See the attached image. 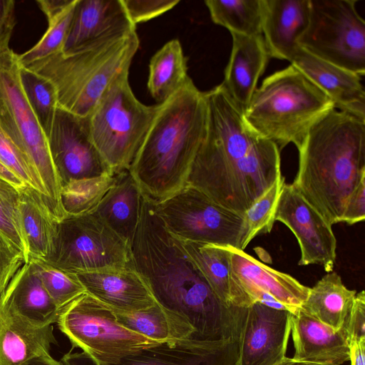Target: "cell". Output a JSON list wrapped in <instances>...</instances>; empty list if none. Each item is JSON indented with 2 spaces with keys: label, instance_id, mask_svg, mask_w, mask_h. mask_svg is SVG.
Wrapping results in <instances>:
<instances>
[{
  "label": "cell",
  "instance_id": "cell-1",
  "mask_svg": "<svg viewBox=\"0 0 365 365\" xmlns=\"http://www.w3.org/2000/svg\"><path fill=\"white\" fill-rule=\"evenodd\" d=\"M207 125L187 185L244 215L282 175L280 150L246 123L222 84L205 92Z\"/></svg>",
  "mask_w": 365,
  "mask_h": 365
},
{
  "label": "cell",
  "instance_id": "cell-2",
  "mask_svg": "<svg viewBox=\"0 0 365 365\" xmlns=\"http://www.w3.org/2000/svg\"><path fill=\"white\" fill-rule=\"evenodd\" d=\"M130 250L133 267L156 302L185 318L194 338L219 340L239 334L244 309L218 299L180 240L165 227L155 204L143 196Z\"/></svg>",
  "mask_w": 365,
  "mask_h": 365
},
{
  "label": "cell",
  "instance_id": "cell-3",
  "mask_svg": "<svg viewBox=\"0 0 365 365\" xmlns=\"http://www.w3.org/2000/svg\"><path fill=\"white\" fill-rule=\"evenodd\" d=\"M292 185L331 225L365 178V120L336 108L309 131Z\"/></svg>",
  "mask_w": 365,
  "mask_h": 365
},
{
  "label": "cell",
  "instance_id": "cell-4",
  "mask_svg": "<svg viewBox=\"0 0 365 365\" xmlns=\"http://www.w3.org/2000/svg\"><path fill=\"white\" fill-rule=\"evenodd\" d=\"M205 92L189 78L160 108L129 172L143 196L154 204L187 185L191 166L205 136Z\"/></svg>",
  "mask_w": 365,
  "mask_h": 365
},
{
  "label": "cell",
  "instance_id": "cell-5",
  "mask_svg": "<svg viewBox=\"0 0 365 365\" xmlns=\"http://www.w3.org/2000/svg\"><path fill=\"white\" fill-rule=\"evenodd\" d=\"M334 108L327 96L290 64L264 79L243 117L281 150L289 143L298 148L312 126Z\"/></svg>",
  "mask_w": 365,
  "mask_h": 365
},
{
  "label": "cell",
  "instance_id": "cell-6",
  "mask_svg": "<svg viewBox=\"0 0 365 365\" xmlns=\"http://www.w3.org/2000/svg\"><path fill=\"white\" fill-rule=\"evenodd\" d=\"M139 45L134 31L85 50L61 51L24 67L53 83L59 107L86 117L112 81L129 70Z\"/></svg>",
  "mask_w": 365,
  "mask_h": 365
},
{
  "label": "cell",
  "instance_id": "cell-7",
  "mask_svg": "<svg viewBox=\"0 0 365 365\" xmlns=\"http://www.w3.org/2000/svg\"><path fill=\"white\" fill-rule=\"evenodd\" d=\"M128 74L112 81L88 115L91 139L114 174L129 170L160 108L136 98Z\"/></svg>",
  "mask_w": 365,
  "mask_h": 365
},
{
  "label": "cell",
  "instance_id": "cell-8",
  "mask_svg": "<svg viewBox=\"0 0 365 365\" xmlns=\"http://www.w3.org/2000/svg\"><path fill=\"white\" fill-rule=\"evenodd\" d=\"M18 55L11 48L0 53V128L24 154L44 187L52 219L67 216L61 203V183L48 139L24 93Z\"/></svg>",
  "mask_w": 365,
  "mask_h": 365
},
{
  "label": "cell",
  "instance_id": "cell-9",
  "mask_svg": "<svg viewBox=\"0 0 365 365\" xmlns=\"http://www.w3.org/2000/svg\"><path fill=\"white\" fill-rule=\"evenodd\" d=\"M60 331L95 365H115L129 355L160 344L120 324L114 312L85 292L59 312Z\"/></svg>",
  "mask_w": 365,
  "mask_h": 365
},
{
  "label": "cell",
  "instance_id": "cell-10",
  "mask_svg": "<svg viewBox=\"0 0 365 365\" xmlns=\"http://www.w3.org/2000/svg\"><path fill=\"white\" fill-rule=\"evenodd\" d=\"M44 262L74 274L134 268L130 244L95 212L56 222L52 250Z\"/></svg>",
  "mask_w": 365,
  "mask_h": 365
},
{
  "label": "cell",
  "instance_id": "cell-11",
  "mask_svg": "<svg viewBox=\"0 0 365 365\" xmlns=\"http://www.w3.org/2000/svg\"><path fill=\"white\" fill-rule=\"evenodd\" d=\"M357 0H309L308 26L298 44L306 51L356 74L365 73V21Z\"/></svg>",
  "mask_w": 365,
  "mask_h": 365
},
{
  "label": "cell",
  "instance_id": "cell-12",
  "mask_svg": "<svg viewBox=\"0 0 365 365\" xmlns=\"http://www.w3.org/2000/svg\"><path fill=\"white\" fill-rule=\"evenodd\" d=\"M155 207L165 227L180 240L242 250L245 216L220 205L191 185H186L155 204Z\"/></svg>",
  "mask_w": 365,
  "mask_h": 365
},
{
  "label": "cell",
  "instance_id": "cell-13",
  "mask_svg": "<svg viewBox=\"0 0 365 365\" xmlns=\"http://www.w3.org/2000/svg\"><path fill=\"white\" fill-rule=\"evenodd\" d=\"M47 139L61 187L71 180L113 173L91 139L88 116L58 106Z\"/></svg>",
  "mask_w": 365,
  "mask_h": 365
},
{
  "label": "cell",
  "instance_id": "cell-14",
  "mask_svg": "<svg viewBox=\"0 0 365 365\" xmlns=\"http://www.w3.org/2000/svg\"><path fill=\"white\" fill-rule=\"evenodd\" d=\"M274 219L284 224L297 238L301 252L299 265L319 264L327 272L333 271L336 239L332 225L292 183L284 184Z\"/></svg>",
  "mask_w": 365,
  "mask_h": 365
},
{
  "label": "cell",
  "instance_id": "cell-15",
  "mask_svg": "<svg viewBox=\"0 0 365 365\" xmlns=\"http://www.w3.org/2000/svg\"><path fill=\"white\" fill-rule=\"evenodd\" d=\"M240 335L225 339L194 337L163 342L129 355L115 365H239ZM63 365H95L82 352H68Z\"/></svg>",
  "mask_w": 365,
  "mask_h": 365
},
{
  "label": "cell",
  "instance_id": "cell-16",
  "mask_svg": "<svg viewBox=\"0 0 365 365\" xmlns=\"http://www.w3.org/2000/svg\"><path fill=\"white\" fill-rule=\"evenodd\" d=\"M232 278L247 306L259 302L295 313L310 287L284 272L259 262L243 250L229 247Z\"/></svg>",
  "mask_w": 365,
  "mask_h": 365
},
{
  "label": "cell",
  "instance_id": "cell-17",
  "mask_svg": "<svg viewBox=\"0 0 365 365\" xmlns=\"http://www.w3.org/2000/svg\"><path fill=\"white\" fill-rule=\"evenodd\" d=\"M292 313L255 302L245 308L239 365H274L286 357Z\"/></svg>",
  "mask_w": 365,
  "mask_h": 365
},
{
  "label": "cell",
  "instance_id": "cell-18",
  "mask_svg": "<svg viewBox=\"0 0 365 365\" xmlns=\"http://www.w3.org/2000/svg\"><path fill=\"white\" fill-rule=\"evenodd\" d=\"M134 31L121 0H76L62 53L85 50Z\"/></svg>",
  "mask_w": 365,
  "mask_h": 365
},
{
  "label": "cell",
  "instance_id": "cell-19",
  "mask_svg": "<svg viewBox=\"0 0 365 365\" xmlns=\"http://www.w3.org/2000/svg\"><path fill=\"white\" fill-rule=\"evenodd\" d=\"M290 63L327 96L336 110L365 120V91L361 76L317 58L300 46Z\"/></svg>",
  "mask_w": 365,
  "mask_h": 365
},
{
  "label": "cell",
  "instance_id": "cell-20",
  "mask_svg": "<svg viewBox=\"0 0 365 365\" xmlns=\"http://www.w3.org/2000/svg\"><path fill=\"white\" fill-rule=\"evenodd\" d=\"M86 292L113 312L147 309L157 302L135 269L98 271L76 274Z\"/></svg>",
  "mask_w": 365,
  "mask_h": 365
},
{
  "label": "cell",
  "instance_id": "cell-21",
  "mask_svg": "<svg viewBox=\"0 0 365 365\" xmlns=\"http://www.w3.org/2000/svg\"><path fill=\"white\" fill-rule=\"evenodd\" d=\"M231 53L221 84L244 111L270 57L262 35L231 34Z\"/></svg>",
  "mask_w": 365,
  "mask_h": 365
},
{
  "label": "cell",
  "instance_id": "cell-22",
  "mask_svg": "<svg viewBox=\"0 0 365 365\" xmlns=\"http://www.w3.org/2000/svg\"><path fill=\"white\" fill-rule=\"evenodd\" d=\"M262 36L270 58L291 61L309 19V0H262Z\"/></svg>",
  "mask_w": 365,
  "mask_h": 365
},
{
  "label": "cell",
  "instance_id": "cell-23",
  "mask_svg": "<svg viewBox=\"0 0 365 365\" xmlns=\"http://www.w3.org/2000/svg\"><path fill=\"white\" fill-rule=\"evenodd\" d=\"M291 333L295 360L322 365H341L350 360V346L344 333L301 309L292 314Z\"/></svg>",
  "mask_w": 365,
  "mask_h": 365
},
{
  "label": "cell",
  "instance_id": "cell-24",
  "mask_svg": "<svg viewBox=\"0 0 365 365\" xmlns=\"http://www.w3.org/2000/svg\"><path fill=\"white\" fill-rule=\"evenodd\" d=\"M0 300L23 319L39 327L56 323L61 310L31 259L19 268Z\"/></svg>",
  "mask_w": 365,
  "mask_h": 365
},
{
  "label": "cell",
  "instance_id": "cell-25",
  "mask_svg": "<svg viewBox=\"0 0 365 365\" xmlns=\"http://www.w3.org/2000/svg\"><path fill=\"white\" fill-rule=\"evenodd\" d=\"M56 344L52 325L34 326L0 300V365H19Z\"/></svg>",
  "mask_w": 365,
  "mask_h": 365
},
{
  "label": "cell",
  "instance_id": "cell-26",
  "mask_svg": "<svg viewBox=\"0 0 365 365\" xmlns=\"http://www.w3.org/2000/svg\"><path fill=\"white\" fill-rule=\"evenodd\" d=\"M143 195L129 170L115 174L113 185L94 212L111 230L131 244L141 212Z\"/></svg>",
  "mask_w": 365,
  "mask_h": 365
},
{
  "label": "cell",
  "instance_id": "cell-27",
  "mask_svg": "<svg viewBox=\"0 0 365 365\" xmlns=\"http://www.w3.org/2000/svg\"><path fill=\"white\" fill-rule=\"evenodd\" d=\"M180 241L218 299L227 306L246 308L232 278L229 246Z\"/></svg>",
  "mask_w": 365,
  "mask_h": 365
},
{
  "label": "cell",
  "instance_id": "cell-28",
  "mask_svg": "<svg viewBox=\"0 0 365 365\" xmlns=\"http://www.w3.org/2000/svg\"><path fill=\"white\" fill-rule=\"evenodd\" d=\"M356 292L348 289L335 272H327L313 287L301 309L336 331L344 329Z\"/></svg>",
  "mask_w": 365,
  "mask_h": 365
},
{
  "label": "cell",
  "instance_id": "cell-29",
  "mask_svg": "<svg viewBox=\"0 0 365 365\" xmlns=\"http://www.w3.org/2000/svg\"><path fill=\"white\" fill-rule=\"evenodd\" d=\"M114 313L125 327L160 343L180 341L193 337L195 334L185 318L158 302L147 309Z\"/></svg>",
  "mask_w": 365,
  "mask_h": 365
},
{
  "label": "cell",
  "instance_id": "cell-30",
  "mask_svg": "<svg viewBox=\"0 0 365 365\" xmlns=\"http://www.w3.org/2000/svg\"><path fill=\"white\" fill-rule=\"evenodd\" d=\"M19 213L29 260L45 261L52 250L56 221L51 217L39 195L29 187L20 192Z\"/></svg>",
  "mask_w": 365,
  "mask_h": 365
},
{
  "label": "cell",
  "instance_id": "cell-31",
  "mask_svg": "<svg viewBox=\"0 0 365 365\" xmlns=\"http://www.w3.org/2000/svg\"><path fill=\"white\" fill-rule=\"evenodd\" d=\"M187 60L180 42H167L151 58L148 89L158 104L175 93L189 79Z\"/></svg>",
  "mask_w": 365,
  "mask_h": 365
},
{
  "label": "cell",
  "instance_id": "cell-32",
  "mask_svg": "<svg viewBox=\"0 0 365 365\" xmlns=\"http://www.w3.org/2000/svg\"><path fill=\"white\" fill-rule=\"evenodd\" d=\"M214 24L230 34L262 35V0H206Z\"/></svg>",
  "mask_w": 365,
  "mask_h": 365
},
{
  "label": "cell",
  "instance_id": "cell-33",
  "mask_svg": "<svg viewBox=\"0 0 365 365\" xmlns=\"http://www.w3.org/2000/svg\"><path fill=\"white\" fill-rule=\"evenodd\" d=\"M115 174L74 180L61 187V198L67 215H82L95 211L113 185Z\"/></svg>",
  "mask_w": 365,
  "mask_h": 365
},
{
  "label": "cell",
  "instance_id": "cell-34",
  "mask_svg": "<svg viewBox=\"0 0 365 365\" xmlns=\"http://www.w3.org/2000/svg\"><path fill=\"white\" fill-rule=\"evenodd\" d=\"M19 74L25 96L48 138L58 106L56 88L49 79L26 67L19 66Z\"/></svg>",
  "mask_w": 365,
  "mask_h": 365
},
{
  "label": "cell",
  "instance_id": "cell-35",
  "mask_svg": "<svg viewBox=\"0 0 365 365\" xmlns=\"http://www.w3.org/2000/svg\"><path fill=\"white\" fill-rule=\"evenodd\" d=\"M284 178L279 176L274 184L245 212L246 235L242 250L257 236L270 232Z\"/></svg>",
  "mask_w": 365,
  "mask_h": 365
},
{
  "label": "cell",
  "instance_id": "cell-36",
  "mask_svg": "<svg viewBox=\"0 0 365 365\" xmlns=\"http://www.w3.org/2000/svg\"><path fill=\"white\" fill-rule=\"evenodd\" d=\"M20 192L0 179V233L24 255L27 262L28 248L19 213Z\"/></svg>",
  "mask_w": 365,
  "mask_h": 365
},
{
  "label": "cell",
  "instance_id": "cell-37",
  "mask_svg": "<svg viewBox=\"0 0 365 365\" xmlns=\"http://www.w3.org/2000/svg\"><path fill=\"white\" fill-rule=\"evenodd\" d=\"M76 2V0L62 14L48 21V29L39 41L29 51L18 55L19 66H27L62 51Z\"/></svg>",
  "mask_w": 365,
  "mask_h": 365
},
{
  "label": "cell",
  "instance_id": "cell-38",
  "mask_svg": "<svg viewBox=\"0 0 365 365\" xmlns=\"http://www.w3.org/2000/svg\"><path fill=\"white\" fill-rule=\"evenodd\" d=\"M31 260L34 262L46 289L60 309L86 292L76 274L56 269L41 259Z\"/></svg>",
  "mask_w": 365,
  "mask_h": 365
},
{
  "label": "cell",
  "instance_id": "cell-39",
  "mask_svg": "<svg viewBox=\"0 0 365 365\" xmlns=\"http://www.w3.org/2000/svg\"><path fill=\"white\" fill-rule=\"evenodd\" d=\"M0 160L16 175L28 187L34 190L39 195L43 205L48 210L47 196L38 174L24 154L9 138L1 128Z\"/></svg>",
  "mask_w": 365,
  "mask_h": 365
},
{
  "label": "cell",
  "instance_id": "cell-40",
  "mask_svg": "<svg viewBox=\"0 0 365 365\" xmlns=\"http://www.w3.org/2000/svg\"><path fill=\"white\" fill-rule=\"evenodd\" d=\"M131 21L137 24L155 18L173 9L179 0H121Z\"/></svg>",
  "mask_w": 365,
  "mask_h": 365
},
{
  "label": "cell",
  "instance_id": "cell-41",
  "mask_svg": "<svg viewBox=\"0 0 365 365\" xmlns=\"http://www.w3.org/2000/svg\"><path fill=\"white\" fill-rule=\"evenodd\" d=\"M24 263V255L0 233V298Z\"/></svg>",
  "mask_w": 365,
  "mask_h": 365
},
{
  "label": "cell",
  "instance_id": "cell-42",
  "mask_svg": "<svg viewBox=\"0 0 365 365\" xmlns=\"http://www.w3.org/2000/svg\"><path fill=\"white\" fill-rule=\"evenodd\" d=\"M349 346L365 341V294L356 293L352 309L342 331Z\"/></svg>",
  "mask_w": 365,
  "mask_h": 365
},
{
  "label": "cell",
  "instance_id": "cell-43",
  "mask_svg": "<svg viewBox=\"0 0 365 365\" xmlns=\"http://www.w3.org/2000/svg\"><path fill=\"white\" fill-rule=\"evenodd\" d=\"M365 219V178L351 192L346 205L341 222L349 225Z\"/></svg>",
  "mask_w": 365,
  "mask_h": 365
},
{
  "label": "cell",
  "instance_id": "cell-44",
  "mask_svg": "<svg viewBox=\"0 0 365 365\" xmlns=\"http://www.w3.org/2000/svg\"><path fill=\"white\" fill-rule=\"evenodd\" d=\"M14 9V1L0 0V53L10 48L9 43L16 24Z\"/></svg>",
  "mask_w": 365,
  "mask_h": 365
},
{
  "label": "cell",
  "instance_id": "cell-45",
  "mask_svg": "<svg viewBox=\"0 0 365 365\" xmlns=\"http://www.w3.org/2000/svg\"><path fill=\"white\" fill-rule=\"evenodd\" d=\"M75 0H38L39 8L48 20L60 15L67 9Z\"/></svg>",
  "mask_w": 365,
  "mask_h": 365
},
{
  "label": "cell",
  "instance_id": "cell-46",
  "mask_svg": "<svg viewBox=\"0 0 365 365\" xmlns=\"http://www.w3.org/2000/svg\"><path fill=\"white\" fill-rule=\"evenodd\" d=\"M0 179L6 181L11 186L14 187L19 192L24 190L28 187L24 182L11 170H10L1 160H0Z\"/></svg>",
  "mask_w": 365,
  "mask_h": 365
},
{
  "label": "cell",
  "instance_id": "cell-47",
  "mask_svg": "<svg viewBox=\"0 0 365 365\" xmlns=\"http://www.w3.org/2000/svg\"><path fill=\"white\" fill-rule=\"evenodd\" d=\"M351 365H365V341L350 346Z\"/></svg>",
  "mask_w": 365,
  "mask_h": 365
},
{
  "label": "cell",
  "instance_id": "cell-48",
  "mask_svg": "<svg viewBox=\"0 0 365 365\" xmlns=\"http://www.w3.org/2000/svg\"><path fill=\"white\" fill-rule=\"evenodd\" d=\"M19 365H63V364L53 359L50 353H45L33 356Z\"/></svg>",
  "mask_w": 365,
  "mask_h": 365
},
{
  "label": "cell",
  "instance_id": "cell-49",
  "mask_svg": "<svg viewBox=\"0 0 365 365\" xmlns=\"http://www.w3.org/2000/svg\"><path fill=\"white\" fill-rule=\"evenodd\" d=\"M274 365H322L313 363H308L300 361L294 359L293 358L284 357L282 361H279Z\"/></svg>",
  "mask_w": 365,
  "mask_h": 365
}]
</instances>
